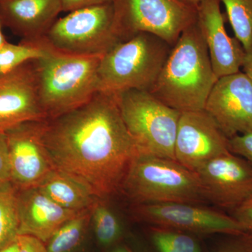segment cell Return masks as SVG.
<instances>
[{
    "instance_id": "cell-3",
    "label": "cell",
    "mask_w": 252,
    "mask_h": 252,
    "mask_svg": "<svg viewBox=\"0 0 252 252\" xmlns=\"http://www.w3.org/2000/svg\"><path fill=\"white\" fill-rule=\"evenodd\" d=\"M48 46L34 66L39 101L50 119L80 107L98 92L102 56L64 54Z\"/></svg>"
},
{
    "instance_id": "cell-6",
    "label": "cell",
    "mask_w": 252,
    "mask_h": 252,
    "mask_svg": "<svg viewBox=\"0 0 252 252\" xmlns=\"http://www.w3.org/2000/svg\"><path fill=\"white\" fill-rule=\"evenodd\" d=\"M41 39L56 51L78 56H103L123 41L114 2L68 12L58 18Z\"/></svg>"
},
{
    "instance_id": "cell-32",
    "label": "cell",
    "mask_w": 252,
    "mask_h": 252,
    "mask_svg": "<svg viewBox=\"0 0 252 252\" xmlns=\"http://www.w3.org/2000/svg\"><path fill=\"white\" fill-rule=\"evenodd\" d=\"M19 249L20 244L19 241H18V238H17L14 241H13L12 243L8 245L7 246L0 250V252H18Z\"/></svg>"
},
{
    "instance_id": "cell-5",
    "label": "cell",
    "mask_w": 252,
    "mask_h": 252,
    "mask_svg": "<svg viewBox=\"0 0 252 252\" xmlns=\"http://www.w3.org/2000/svg\"><path fill=\"white\" fill-rule=\"evenodd\" d=\"M121 190L141 204L209 203L196 172L174 159L142 154L130 164Z\"/></svg>"
},
{
    "instance_id": "cell-15",
    "label": "cell",
    "mask_w": 252,
    "mask_h": 252,
    "mask_svg": "<svg viewBox=\"0 0 252 252\" xmlns=\"http://www.w3.org/2000/svg\"><path fill=\"white\" fill-rule=\"evenodd\" d=\"M220 0H199L196 20L217 79L240 72L245 56L241 43L225 31L227 18L220 11Z\"/></svg>"
},
{
    "instance_id": "cell-30",
    "label": "cell",
    "mask_w": 252,
    "mask_h": 252,
    "mask_svg": "<svg viewBox=\"0 0 252 252\" xmlns=\"http://www.w3.org/2000/svg\"><path fill=\"white\" fill-rule=\"evenodd\" d=\"M63 12H70L88 6L114 2L115 0H61Z\"/></svg>"
},
{
    "instance_id": "cell-4",
    "label": "cell",
    "mask_w": 252,
    "mask_h": 252,
    "mask_svg": "<svg viewBox=\"0 0 252 252\" xmlns=\"http://www.w3.org/2000/svg\"><path fill=\"white\" fill-rule=\"evenodd\" d=\"M172 46L158 36L138 32L118 42L102 56L98 67V89L116 94L123 91H150Z\"/></svg>"
},
{
    "instance_id": "cell-29",
    "label": "cell",
    "mask_w": 252,
    "mask_h": 252,
    "mask_svg": "<svg viewBox=\"0 0 252 252\" xmlns=\"http://www.w3.org/2000/svg\"><path fill=\"white\" fill-rule=\"evenodd\" d=\"M18 238L20 244L18 252H47L44 243L35 237L19 235Z\"/></svg>"
},
{
    "instance_id": "cell-10",
    "label": "cell",
    "mask_w": 252,
    "mask_h": 252,
    "mask_svg": "<svg viewBox=\"0 0 252 252\" xmlns=\"http://www.w3.org/2000/svg\"><path fill=\"white\" fill-rule=\"evenodd\" d=\"M230 152L228 138L204 109L181 113L175 144V160L196 172L207 162Z\"/></svg>"
},
{
    "instance_id": "cell-9",
    "label": "cell",
    "mask_w": 252,
    "mask_h": 252,
    "mask_svg": "<svg viewBox=\"0 0 252 252\" xmlns=\"http://www.w3.org/2000/svg\"><path fill=\"white\" fill-rule=\"evenodd\" d=\"M141 220L155 225L195 234L236 235L247 232L233 216L203 205L141 204L135 210Z\"/></svg>"
},
{
    "instance_id": "cell-11",
    "label": "cell",
    "mask_w": 252,
    "mask_h": 252,
    "mask_svg": "<svg viewBox=\"0 0 252 252\" xmlns=\"http://www.w3.org/2000/svg\"><path fill=\"white\" fill-rule=\"evenodd\" d=\"M204 110L228 139L252 132V79L240 71L220 77Z\"/></svg>"
},
{
    "instance_id": "cell-31",
    "label": "cell",
    "mask_w": 252,
    "mask_h": 252,
    "mask_svg": "<svg viewBox=\"0 0 252 252\" xmlns=\"http://www.w3.org/2000/svg\"><path fill=\"white\" fill-rule=\"evenodd\" d=\"M242 67L243 68V72L252 79V51L250 52H245V59Z\"/></svg>"
},
{
    "instance_id": "cell-20",
    "label": "cell",
    "mask_w": 252,
    "mask_h": 252,
    "mask_svg": "<svg viewBox=\"0 0 252 252\" xmlns=\"http://www.w3.org/2000/svg\"><path fill=\"white\" fill-rule=\"evenodd\" d=\"M91 220V209L67 220L48 242L47 252H72L80 243Z\"/></svg>"
},
{
    "instance_id": "cell-17",
    "label": "cell",
    "mask_w": 252,
    "mask_h": 252,
    "mask_svg": "<svg viewBox=\"0 0 252 252\" xmlns=\"http://www.w3.org/2000/svg\"><path fill=\"white\" fill-rule=\"evenodd\" d=\"M63 12L61 0H2L0 21L22 40L44 37Z\"/></svg>"
},
{
    "instance_id": "cell-2",
    "label": "cell",
    "mask_w": 252,
    "mask_h": 252,
    "mask_svg": "<svg viewBox=\"0 0 252 252\" xmlns=\"http://www.w3.org/2000/svg\"><path fill=\"white\" fill-rule=\"evenodd\" d=\"M217 80L206 42L195 22L172 46L149 93L181 113L203 110Z\"/></svg>"
},
{
    "instance_id": "cell-33",
    "label": "cell",
    "mask_w": 252,
    "mask_h": 252,
    "mask_svg": "<svg viewBox=\"0 0 252 252\" xmlns=\"http://www.w3.org/2000/svg\"><path fill=\"white\" fill-rule=\"evenodd\" d=\"M179 1L196 9L199 3V0H179Z\"/></svg>"
},
{
    "instance_id": "cell-24",
    "label": "cell",
    "mask_w": 252,
    "mask_h": 252,
    "mask_svg": "<svg viewBox=\"0 0 252 252\" xmlns=\"http://www.w3.org/2000/svg\"><path fill=\"white\" fill-rule=\"evenodd\" d=\"M91 220L96 238L101 245L110 246L120 238L122 228L119 219L100 198L96 200L91 208Z\"/></svg>"
},
{
    "instance_id": "cell-16",
    "label": "cell",
    "mask_w": 252,
    "mask_h": 252,
    "mask_svg": "<svg viewBox=\"0 0 252 252\" xmlns=\"http://www.w3.org/2000/svg\"><path fill=\"white\" fill-rule=\"evenodd\" d=\"M17 204L19 235H31L44 243L80 213L61 206L38 188L17 190Z\"/></svg>"
},
{
    "instance_id": "cell-28",
    "label": "cell",
    "mask_w": 252,
    "mask_h": 252,
    "mask_svg": "<svg viewBox=\"0 0 252 252\" xmlns=\"http://www.w3.org/2000/svg\"><path fill=\"white\" fill-rule=\"evenodd\" d=\"M233 217L247 232H252V195L233 210Z\"/></svg>"
},
{
    "instance_id": "cell-34",
    "label": "cell",
    "mask_w": 252,
    "mask_h": 252,
    "mask_svg": "<svg viewBox=\"0 0 252 252\" xmlns=\"http://www.w3.org/2000/svg\"><path fill=\"white\" fill-rule=\"evenodd\" d=\"M2 27V23H1V21H0V48L7 42V41L6 40V38H5L4 34H3Z\"/></svg>"
},
{
    "instance_id": "cell-27",
    "label": "cell",
    "mask_w": 252,
    "mask_h": 252,
    "mask_svg": "<svg viewBox=\"0 0 252 252\" xmlns=\"http://www.w3.org/2000/svg\"><path fill=\"white\" fill-rule=\"evenodd\" d=\"M11 185L9 147L5 132H0V188Z\"/></svg>"
},
{
    "instance_id": "cell-7",
    "label": "cell",
    "mask_w": 252,
    "mask_h": 252,
    "mask_svg": "<svg viewBox=\"0 0 252 252\" xmlns=\"http://www.w3.org/2000/svg\"><path fill=\"white\" fill-rule=\"evenodd\" d=\"M114 94L123 119L143 153L175 160L181 112L149 91L132 89Z\"/></svg>"
},
{
    "instance_id": "cell-12",
    "label": "cell",
    "mask_w": 252,
    "mask_h": 252,
    "mask_svg": "<svg viewBox=\"0 0 252 252\" xmlns=\"http://www.w3.org/2000/svg\"><path fill=\"white\" fill-rule=\"evenodd\" d=\"M41 122H28L6 131L11 185L16 190L37 188L55 167L41 136Z\"/></svg>"
},
{
    "instance_id": "cell-26",
    "label": "cell",
    "mask_w": 252,
    "mask_h": 252,
    "mask_svg": "<svg viewBox=\"0 0 252 252\" xmlns=\"http://www.w3.org/2000/svg\"><path fill=\"white\" fill-rule=\"evenodd\" d=\"M215 252H252V232L231 235Z\"/></svg>"
},
{
    "instance_id": "cell-21",
    "label": "cell",
    "mask_w": 252,
    "mask_h": 252,
    "mask_svg": "<svg viewBox=\"0 0 252 252\" xmlns=\"http://www.w3.org/2000/svg\"><path fill=\"white\" fill-rule=\"evenodd\" d=\"M19 235L17 190L14 186L0 188V250Z\"/></svg>"
},
{
    "instance_id": "cell-13",
    "label": "cell",
    "mask_w": 252,
    "mask_h": 252,
    "mask_svg": "<svg viewBox=\"0 0 252 252\" xmlns=\"http://www.w3.org/2000/svg\"><path fill=\"white\" fill-rule=\"evenodd\" d=\"M209 202L234 210L252 195V165L228 152L207 162L196 172Z\"/></svg>"
},
{
    "instance_id": "cell-35",
    "label": "cell",
    "mask_w": 252,
    "mask_h": 252,
    "mask_svg": "<svg viewBox=\"0 0 252 252\" xmlns=\"http://www.w3.org/2000/svg\"><path fill=\"white\" fill-rule=\"evenodd\" d=\"M113 252H130L128 250H126L124 248H119L117 249V250H114Z\"/></svg>"
},
{
    "instance_id": "cell-36",
    "label": "cell",
    "mask_w": 252,
    "mask_h": 252,
    "mask_svg": "<svg viewBox=\"0 0 252 252\" xmlns=\"http://www.w3.org/2000/svg\"><path fill=\"white\" fill-rule=\"evenodd\" d=\"M0 1H2V0H0Z\"/></svg>"
},
{
    "instance_id": "cell-25",
    "label": "cell",
    "mask_w": 252,
    "mask_h": 252,
    "mask_svg": "<svg viewBox=\"0 0 252 252\" xmlns=\"http://www.w3.org/2000/svg\"><path fill=\"white\" fill-rule=\"evenodd\" d=\"M228 147L231 153L243 158L252 165V132L228 139Z\"/></svg>"
},
{
    "instance_id": "cell-1",
    "label": "cell",
    "mask_w": 252,
    "mask_h": 252,
    "mask_svg": "<svg viewBox=\"0 0 252 252\" xmlns=\"http://www.w3.org/2000/svg\"><path fill=\"white\" fill-rule=\"evenodd\" d=\"M41 136L55 168L100 199L121 190L132 160L144 154L115 94L101 91L80 107L41 122Z\"/></svg>"
},
{
    "instance_id": "cell-14",
    "label": "cell",
    "mask_w": 252,
    "mask_h": 252,
    "mask_svg": "<svg viewBox=\"0 0 252 252\" xmlns=\"http://www.w3.org/2000/svg\"><path fill=\"white\" fill-rule=\"evenodd\" d=\"M47 119L38 95L34 61L0 76V132Z\"/></svg>"
},
{
    "instance_id": "cell-19",
    "label": "cell",
    "mask_w": 252,
    "mask_h": 252,
    "mask_svg": "<svg viewBox=\"0 0 252 252\" xmlns=\"http://www.w3.org/2000/svg\"><path fill=\"white\" fill-rule=\"evenodd\" d=\"M49 46L43 39L22 40L19 44L6 42L0 48V76L7 74L25 63L41 59Z\"/></svg>"
},
{
    "instance_id": "cell-22",
    "label": "cell",
    "mask_w": 252,
    "mask_h": 252,
    "mask_svg": "<svg viewBox=\"0 0 252 252\" xmlns=\"http://www.w3.org/2000/svg\"><path fill=\"white\" fill-rule=\"evenodd\" d=\"M227 19L245 52L252 51V0H220Z\"/></svg>"
},
{
    "instance_id": "cell-23",
    "label": "cell",
    "mask_w": 252,
    "mask_h": 252,
    "mask_svg": "<svg viewBox=\"0 0 252 252\" xmlns=\"http://www.w3.org/2000/svg\"><path fill=\"white\" fill-rule=\"evenodd\" d=\"M152 240L158 252H202L196 239L180 230L154 226Z\"/></svg>"
},
{
    "instance_id": "cell-8",
    "label": "cell",
    "mask_w": 252,
    "mask_h": 252,
    "mask_svg": "<svg viewBox=\"0 0 252 252\" xmlns=\"http://www.w3.org/2000/svg\"><path fill=\"white\" fill-rule=\"evenodd\" d=\"M114 4L122 40L147 32L172 47L197 20V9L179 0H115Z\"/></svg>"
},
{
    "instance_id": "cell-18",
    "label": "cell",
    "mask_w": 252,
    "mask_h": 252,
    "mask_svg": "<svg viewBox=\"0 0 252 252\" xmlns=\"http://www.w3.org/2000/svg\"><path fill=\"white\" fill-rule=\"evenodd\" d=\"M37 188L61 206L77 212L91 210L98 198L79 181L56 168Z\"/></svg>"
}]
</instances>
